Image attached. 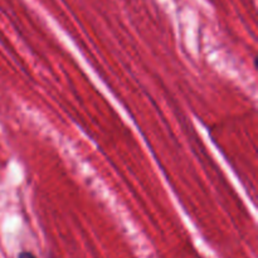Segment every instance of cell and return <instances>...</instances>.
<instances>
[{
    "mask_svg": "<svg viewBox=\"0 0 258 258\" xmlns=\"http://www.w3.org/2000/svg\"><path fill=\"white\" fill-rule=\"evenodd\" d=\"M19 258H35L33 256L32 253H29V252H23V253H20Z\"/></svg>",
    "mask_w": 258,
    "mask_h": 258,
    "instance_id": "1",
    "label": "cell"
}]
</instances>
